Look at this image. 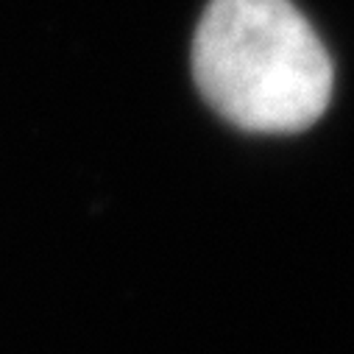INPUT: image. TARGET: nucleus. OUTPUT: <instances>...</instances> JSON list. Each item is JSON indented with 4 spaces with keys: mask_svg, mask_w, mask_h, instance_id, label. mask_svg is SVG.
<instances>
[{
    "mask_svg": "<svg viewBox=\"0 0 354 354\" xmlns=\"http://www.w3.org/2000/svg\"><path fill=\"white\" fill-rule=\"evenodd\" d=\"M207 104L243 131L296 134L329 106L332 59L290 0H212L193 39Z\"/></svg>",
    "mask_w": 354,
    "mask_h": 354,
    "instance_id": "obj_1",
    "label": "nucleus"
}]
</instances>
